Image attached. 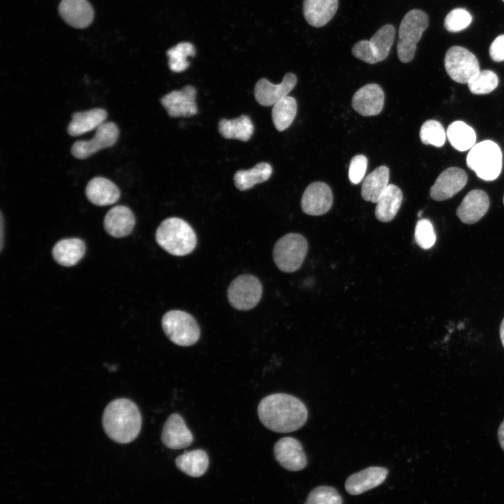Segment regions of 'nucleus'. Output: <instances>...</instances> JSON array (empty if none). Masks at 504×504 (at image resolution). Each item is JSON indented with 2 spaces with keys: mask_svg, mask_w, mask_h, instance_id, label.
Wrapping results in <instances>:
<instances>
[{
  "mask_svg": "<svg viewBox=\"0 0 504 504\" xmlns=\"http://www.w3.org/2000/svg\"><path fill=\"white\" fill-rule=\"evenodd\" d=\"M389 169L382 165L370 172L363 181L361 187L362 198L377 203L378 199L388 186Z\"/></svg>",
  "mask_w": 504,
  "mask_h": 504,
  "instance_id": "28",
  "label": "nucleus"
},
{
  "mask_svg": "<svg viewBox=\"0 0 504 504\" xmlns=\"http://www.w3.org/2000/svg\"><path fill=\"white\" fill-rule=\"evenodd\" d=\"M428 26V17L421 10L413 9L403 17L398 29L397 54L403 63L411 62L415 54L416 44Z\"/></svg>",
  "mask_w": 504,
  "mask_h": 504,
  "instance_id": "5",
  "label": "nucleus"
},
{
  "mask_svg": "<svg viewBox=\"0 0 504 504\" xmlns=\"http://www.w3.org/2000/svg\"><path fill=\"white\" fill-rule=\"evenodd\" d=\"M118 136V126L114 122H105L96 130L91 139L75 142L71 148V153L78 159H85L99 150L113 146Z\"/></svg>",
  "mask_w": 504,
  "mask_h": 504,
  "instance_id": "11",
  "label": "nucleus"
},
{
  "mask_svg": "<svg viewBox=\"0 0 504 504\" xmlns=\"http://www.w3.org/2000/svg\"><path fill=\"white\" fill-rule=\"evenodd\" d=\"M502 152L493 141L484 140L476 144L469 151L466 163L481 179L490 181L496 179L502 170Z\"/></svg>",
  "mask_w": 504,
  "mask_h": 504,
  "instance_id": "4",
  "label": "nucleus"
},
{
  "mask_svg": "<svg viewBox=\"0 0 504 504\" xmlns=\"http://www.w3.org/2000/svg\"><path fill=\"white\" fill-rule=\"evenodd\" d=\"M162 327L166 336L181 346H192L200 337V329L195 318L184 311L166 312L162 318Z\"/></svg>",
  "mask_w": 504,
  "mask_h": 504,
  "instance_id": "6",
  "label": "nucleus"
},
{
  "mask_svg": "<svg viewBox=\"0 0 504 504\" xmlns=\"http://www.w3.org/2000/svg\"><path fill=\"white\" fill-rule=\"evenodd\" d=\"M368 167V159L363 155L352 158L349 169V178L354 184L359 183L364 178Z\"/></svg>",
  "mask_w": 504,
  "mask_h": 504,
  "instance_id": "40",
  "label": "nucleus"
},
{
  "mask_svg": "<svg viewBox=\"0 0 504 504\" xmlns=\"http://www.w3.org/2000/svg\"><path fill=\"white\" fill-rule=\"evenodd\" d=\"M106 118L107 113L102 108L76 112L73 114L68 125V133L71 136H76L97 130L105 122Z\"/></svg>",
  "mask_w": 504,
  "mask_h": 504,
  "instance_id": "26",
  "label": "nucleus"
},
{
  "mask_svg": "<svg viewBox=\"0 0 504 504\" xmlns=\"http://www.w3.org/2000/svg\"><path fill=\"white\" fill-rule=\"evenodd\" d=\"M333 202V195L328 185L316 181L310 183L301 199L302 211L310 216H321L327 213Z\"/></svg>",
  "mask_w": 504,
  "mask_h": 504,
  "instance_id": "12",
  "label": "nucleus"
},
{
  "mask_svg": "<svg viewBox=\"0 0 504 504\" xmlns=\"http://www.w3.org/2000/svg\"><path fill=\"white\" fill-rule=\"evenodd\" d=\"M209 457L206 452L197 449L186 451L176 457V467L185 474L198 477L203 475L209 466Z\"/></svg>",
  "mask_w": 504,
  "mask_h": 504,
  "instance_id": "29",
  "label": "nucleus"
},
{
  "mask_svg": "<svg viewBox=\"0 0 504 504\" xmlns=\"http://www.w3.org/2000/svg\"><path fill=\"white\" fill-rule=\"evenodd\" d=\"M472 22V15L464 8H455L445 17L444 25L450 32H458L468 27Z\"/></svg>",
  "mask_w": 504,
  "mask_h": 504,
  "instance_id": "38",
  "label": "nucleus"
},
{
  "mask_svg": "<svg viewBox=\"0 0 504 504\" xmlns=\"http://www.w3.org/2000/svg\"><path fill=\"white\" fill-rule=\"evenodd\" d=\"M59 12L66 23L76 28L88 27L94 17L93 8L87 0H62Z\"/></svg>",
  "mask_w": 504,
  "mask_h": 504,
  "instance_id": "22",
  "label": "nucleus"
},
{
  "mask_svg": "<svg viewBox=\"0 0 504 504\" xmlns=\"http://www.w3.org/2000/svg\"><path fill=\"white\" fill-rule=\"evenodd\" d=\"M155 239L158 244L169 253L183 256L190 253L197 244V236L192 227L184 220L172 217L158 226Z\"/></svg>",
  "mask_w": 504,
  "mask_h": 504,
  "instance_id": "3",
  "label": "nucleus"
},
{
  "mask_svg": "<svg viewBox=\"0 0 504 504\" xmlns=\"http://www.w3.org/2000/svg\"><path fill=\"white\" fill-rule=\"evenodd\" d=\"M396 29L387 24L380 27L370 40L358 41L352 48V54L358 59L372 64L384 60L393 43Z\"/></svg>",
  "mask_w": 504,
  "mask_h": 504,
  "instance_id": "8",
  "label": "nucleus"
},
{
  "mask_svg": "<svg viewBox=\"0 0 504 504\" xmlns=\"http://www.w3.org/2000/svg\"><path fill=\"white\" fill-rule=\"evenodd\" d=\"M444 67L449 77L459 83H468L479 70L478 60L466 48L454 46L447 51Z\"/></svg>",
  "mask_w": 504,
  "mask_h": 504,
  "instance_id": "10",
  "label": "nucleus"
},
{
  "mask_svg": "<svg viewBox=\"0 0 504 504\" xmlns=\"http://www.w3.org/2000/svg\"><path fill=\"white\" fill-rule=\"evenodd\" d=\"M85 244L78 238H67L58 241L53 246L52 255L60 265L71 267L76 265L83 257Z\"/></svg>",
  "mask_w": 504,
  "mask_h": 504,
  "instance_id": "25",
  "label": "nucleus"
},
{
  "mask_svg": "<svg viewBox=\"0 0 504 504\" xmlns=\"http://www.w3.org/2000/svg\"><path fill=\"white\" fill-rule=\"evenodd\" d=\"M308 251V243L304 236L288 233L280 238L273 249V260L282 272L290 273L302 265Z\"/></svg>",
  "mask_w": 504,
  "mask_h": 504,
  "instance_id": "7",
  "label": "nucleus"
},
{
  "mask_svg": "<svg viewBox=\"0 0 504 504\" xmlns=\"http://www.w3.org/2000/svg\"><path fill=\"white\" fill-rule=\"evenodd\" d=\"M135 225L132 211L126 206L111 208L106 214L104 226L106 232L113 237L120 238L132 233Z\"/></svg>",
  "mask_w": 504,
  "mask_h": 504,
  "instance_id": "21",
  "label": "nucleus"
},
{
  "mask_svg": "<svg viewBox=\"0 0 504 504\" xmlns=\"http://www.w3.org/2000/svg\"><path fill=\"white\" fill-rule=\"evenodd\" d=\"M489 208V198L482 190H472L463 199L456 210V215L461 222L474 224L479 221Z\"/></svg>",
  "mask_w": 504,
  "mask_h": 504,
  "instance_id": "19",
  "label": "nucleus"
},
{
  "mask_svg": "<svg viewBox=\"0 0 504 504\" xmlns=\"http://www.w3.org/2000/svg\"><path fill=\"white\" fill-rule=\"evenodd\" d=\"M468 176L458 167H449L436 178L430 190V197L435 201L451 198L462 190L467 183Z\"/></svg>",
  "mask_w": 504,
  "mask_h": 504,
  "instance_id": "16",
  "label": "nucleus"
},
{
  "mask_svg": "<svg viewBox=\"0 0 504 504\" xmlns=\"http://www.w3.org/2000/svg\"><path fill=\"white\" fill-rule=\"evenodd\" d=\"M304 504H342V498L335 488L320 486L309 493Z\"/></svg>",
  "mask_w": 504,
  "mask_h": 504,
  "instance_id": "37",
  "label": "nucleus"
},
{
  "mask_svg": "<svg viewBox=\"0 0 504 504\" xmlns=\"http://www.w3.org/2000/svg\"><path fill=\"white\" fill-rule=\"evenodd\" d=\"M447 136L451 145L461 152L471 149L477 139L475 130L461 120L454 121L448 126Z\"/></svg>",
  "mask_w": 504,
  "mask_h": 504,
  "instance_id": "32",
  "label": "nucleus"
},
{
  "mask_svg": "<svg viewBox=\"0 0 504 504\" xmlns=\"http://www.w3.org/2000/svg\"><path fill=\"white\" fill-rule=\"evenodd\" d=\"M274 454L278 463L288 470L299 471L307 465V458L301 443L292 437L279 439L274 446Z\"/></svg>",
  "mask_w": 504,
  "mask_h": 504,
  "instance_id": "13",
  "label": "nucleus"
},
{
  "mask_svg": "<svg viewBox=\"0 0 504 504\" xmlns=\"http://www.w3.org/2000/svg\"><path fill=\"white\" fill-rule=\"evenodd\" d=\"M337 7L338 0H304L303 14L309 24L321 27L334 17Z\"/></svg>",
  "mask_w": 504,
  "mask_h": 504,
  "instance_id": "24",
  "label": "nucleus"
},
{
  "mask_svg": "<svg viewBox=\"0 0 504 504\" xmlns=\"http://www.w3.org/2000/svg\"><path fill=\"white\" fill-rule=\"evenodd\" d=\"M161 440L165 447L172 449H179L190 446L193 441V435L182 416L174 413L164 424Z\"/></svg>",
  "mask_w": 504,
  "mask_h": 504,
  "instance_id": "18",
  "label": "nucleus"
},
{
  "mask_svg": "<svg viewBox=\"0 0 504 504\" xmlns=\"http://www.w3.org/2000/svg\"><path fill=\"white\" fill-rule=\"evenodd\" d=\"M1 224H0V231H1V244H0V251H1L4 247V216L2 214V212H1Z\"/></svg>",
  "mask_w": 504,
  "mask_h": 504,
  "instance_id": "43",
  "label": "nucleus"
},
{
  "mask_svg": "<svg viewBox=\"0 0 504 504\" xmlns=\"http://www.w3.org/2000/svg\"><path fill=\"white\" fill-rule=\"evenodd\" d=\"M491 58L495 62L504 60V34L497 36L489 48Z\"/></svg>",
  "mask_w": 504,
  "mask_h": 504,
  "instance_id": "41",
  "label": "nucleus"
},
{
  "mask_svg": "<svg viewBox=\"0 0 504 504\" xmlns=\"http://www.w3.org/2000/svg\"><path fill=\"white\" fill-rule=\"evenodd\" d=\"M467 84L473 94H489L498 86V78L493 71L483 70L474 75Z\"/></svg>",
  "mask_w": 504,
  "mask_h": 504,
  "instance_id": "35",
  "label": "nucleus"
},
{
  "mask_svg": "<svg viewBox=\"0 0 504 504\" xmlns=\"http://www.w3.org/2000/svg\"><path fill=\"white\" fill-rule=\"evenodd\" d=\"M169 57V67L176 73L186 70L190 66L187 57H193L195 55V49L193 45L188 42H181L176 46L169 49L167 52Z\"/></svg>",
  "mask_w": 504,
  "mask_h": 504,
  "instance_id": "34",
  "label": "nucleus"
},
{
  "mask_svg": "<svg viewBox=\"0 0 504 504\" xmlns=\"http://www.w3.org/2000/svg\"><path fill=\"white\" fill-rule=\"evenodd\" d=\"M196 94L197 90L193 86L186 85L164 95L161 99V104L171 117L192 116L197 113Z\"/></svg>",
  "mask_w": 504,
  "mask_h": 504,
  "instance_id": "14",
  "label": "nucleus"
},
{
  "mask_svg": "<svg viewBox=\"0 0 504 504\" xmlns=\"http://www.w3.org/2000/svg\"><path fill=\"white\" fill-rule=\"evenodd\" d=\"M384 98V92L379 85L367 84L354 93L351 105L353 108L361 115H377L383 109Z\"/></svg>",
  "mask_w": 504,
  "mask_h": 504,
  "instance_id": "17",
  "label": "nucleus"
},
{
  "mask_svg": "<svg viewBox=\"0 0 504 504\" xmlns=\"http://www.w3.org/2000/svg\"><path fill=\"white\" fill-rule=\"evenodd\" d=\"M272 173V167L270 164L260 162L250 169L237 171L234 175V185L239 190H246L267 181Z\"/></svg>",
  "mask_w": 504,
  "mask_h": 504,
  "instance_id": "31",
  "label": "nucleus"
},
{
  "mask_svg": "<svg viewBox=\"0 0 504 504\" xmlns=\"http://www.w3.org/2000/svg\"><path fill=\"white\" fill-rule=\"evenodd\" d=\"M502 1H504V0H502Z\"/></svg>",
  "mask_w": 504,
  "mask_h": 504,
  "instance_id": "46",
  "label": "nucleus"
},
{
  "mask_svg": "<svg viewBox=\"0 0 504 504\" xmlns=\"http://www.w3.org/2000/svg\"><path fill=\"white\" fill-rule=\"evenodd\" d=\"M258 417L268 429L277 433H290L306 423L308 411L299 398L277 393L263 398L258 407Z\"/></svg>",
  "mask_w": 504,
  "mask_h": 504,
  "instance_id": "1",
  "label": "nucleus"
},
{
  "mask_svg": "<svg viewBox=\"0 0 504 504\" xmlns=\"http://www.w3.org/2000/svg\"><path fill=\"white\" fill-rule=\"evenodd\" d=\"M402 201V192L399 187L388 184L378 199L374 209L377 219L386 223L392 220L396 216Z\"/></svg>",
  "mask_w": 504,
  "mask_h": 504,
  "instance_id": "27",
  "label": "nucleus"
},
{
  "mask_svg": "<svg viewBox=\"0 0 504 504\" xmlns=\"http://www.w3.org/2000/svg\"><path fill=\"white\" fill-rule=\"evenodd\" d=\"M499 332H500V337L501 343L504 347V318L500 323Z\"/></svg>",
  "mask_w": 504,
  "mask_h": 504,
  "instance_id": "44",
  "label": "nucleus"
},
{
  "mask_svg": "<svg viewBox=\"0 0 504 504\" xmlns=\"http://www.w3.org/2000/svg\"><path fill=\"white\" fill-rule=\"evenodd\" d=\"M106 434L114 442L125 444L133 441L141 428V416L138 406L127 398L110 402L102 416Z\"/></svg>",
  "mask_w": 504,
  "mask_h": 504,
  "instance_id": "2",
  "label": "nucleus"
},
{
  "mask_svg": "<svg viewBox=\"0 0 504 504\" xmlns=\"http://www.w3.org/2000/svg\"><path fill=\"white\" fill-rule=\"evenodd\" d=\"M423 144L442 147L446 141L447 134L441 123L435 120H428L423 123L419 132Z\"/></svg>",
  "mask_w": 504,
  "mask_h": 504,
  "instance_id": "36",
  "label": "nucleus"
},
{
  "mask_svg": "<svg viewBox=\"0 0 504 504\" xmlns=\"http://www.w3.org/2000/svg\"><path fill=\"white\" fill-rule=\"evenodd\" d=\"M297 113V103L293 97L286 96L276 102L272 110V118L274 127L282 132L293 122Z\"/></svg>",
  "mask_w": 504,
  "mask_h": 504,
  "instance_id": "33",
  "label": "nucleus"
},
{
  "mask_svg": "<svg viewBox=\"0 0 504 504\" xmlns=\"http://www.w3.org/2000/svg\"><path fill=\"white\" fill-rule=\"evenodd\" d=\"M85 195L88 200L96 206H103L114 204L120 196L117 186L104 177H94L87 184Z\"/></svg>",
  "mask_w": 504,
  "mask_h": 504,
  "instance_id": "23",
  "label": "nucleus"
},
{
  "mask_svg": "<svg viewBox=\"0 0 504 504\" xmlns=\"http://www.w3.org/2000/svg\"><path fill=\"white\" fill-rule=\"evenodd\" d=\"M503 204H504V196H503Z\"/></svg>",
  "mask_w": 504,
  "mask_h": 504,
  "instance_id": "45",
  "label": "nucleus"
},
{
  "mask_svg": "<svg viewBox=\"0 0 504 504\" xmlns=\"http://www.w3.org/2000/svg\"><path fill=\"white\" fill-rule=\"evenodd\" d=\"M254 127L251 118L241 115L237 118L221 119L218 123V131L225 139H235L247 141L253 133Z\"/></svg>",
  "mask_w": 504,
  "mask_h": 504,
  "instance_id": "30",
  "label": "nucleus"
},
{
  "mask_svg": "<svg viewBox=\"0 0 504 504\" xmlns=\"http://www.w3.org/2000/svg\"><path fill=\"white\" fill-rule=\"evenodd\" d=\"M498 440L502 449L504 451V420L500 424L498 430Z\"/></svg>",
  "mask_w": 504,
  "mask_h": 504,
  "instance_id": "42",
  "label": "nucleus"
},
{
  "mask_svg": "<svg viewBox=\"0 0 504 504\" xmlns=\"http://www.w3.org/2000/svg\"><path fill=\"white\" fill-rule=\"evenodd\" d=\"M414 238L418 245L424 248H431L436 240V235L431 222L428 219L419 220L415 227Z\"/></svg>",
  "mask_w": 504,
  "mask_h": 504,
  "instance_id": "39",
  "label": "nucleus"
},
{
  "mask_svg": "<svg viewBox=\"0 0 504 504\" xmlns=\"http://www.w3.org/2000/svg\"><path fill=\"white\" fill-rule=\"evenodd\" d=\"M262 286L260 280L251 274H242L234 279L227 289V299L236 309H253L261 299Z\"/></svg>",
  "mask_w": 504,
  "mask_h": 504,
  "instance_id": "9",
  "label": "nucleus"
},
{
  "mask_svg": "<svg viewBox=\"0 0 504 504\" xmlns=\"http://www.w3.org/2000/svg\"><path fill=\"white\" fill-rule=\"evenodd\" d=\"M296 76L293 73H288L281 83L273 84L266 78L260 79L254 88V96L256 101L262 106H274L281 99L288 96L297 83Z\"/></svg>",
  "mask_w": 504,
  "mask_h": 504,
  "instance_id": "15",
  "label": "nucleus"
},
{
  "mask_svg": "<svg viewBox=\"0 0 504 504\" xmlns=\"http://www.w3.org/2000/svg\"><path fill=\"white\" fill-rule=\"evenodd\" d=\"M388 470L371 466L350 475L346 480L345 489L351 495H358L378 486L386 479Z\"/></svg>",
  "mask_w": 504,
  "mask_h": 504,
  "instance_id": "20",
  "label": "nucleus"
}]
</instances>
